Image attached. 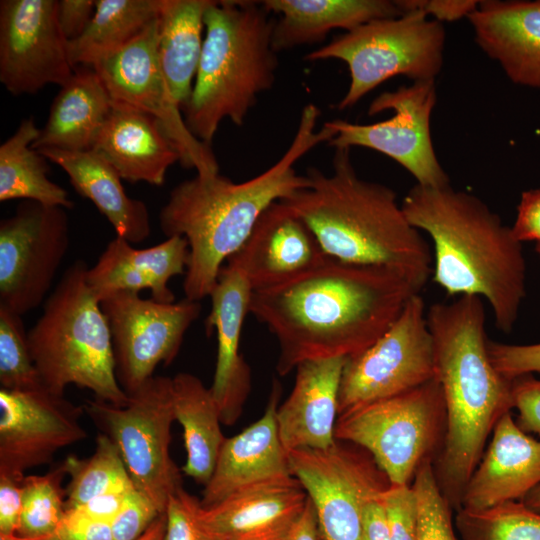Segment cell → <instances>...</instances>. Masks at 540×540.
<instances>
[{
    "label": "cell",
    "instance_id": "1",
    "mask_svg": "<svg viewBox=\"0 0 540 540\" xmlns=\"http://www.w3.org/2000/svg\"><path fill=\"white\" fill-rule=\"evenodd\" d=\"M417 293L396 271L327 257L288 281L253 290L249 313L277 339L276 370L285 376L304 361L362 352Z\"/></svg>",
    "mask_w": 540,
    "mask_h": 540
},
{
    "label": "cell",
    "instance_id": "2",
    "mask_svg": "<svg viewBox=\"0 0 540 540\" xmlns=\"http://www.w3.org/2000/svg\"><path fill=\"white\" fill-rule=\"evenodd\" d=\"M319 117L316 105H306L285 153L254 178L234 183L219 173L197 174L172 189L159 220L167 238L182 236L188 242L185 298L200 302L210 296L223 262L241 248L261 214L309 185L306 174H297L296 162L335 135L326 122L316 130Z\"/></svg>",
    "mask_w": 540,
    "mask_h": 540
},
{
    "label": "cell",
    "instance_id": "3",
    "mask_svg": "<svg viewBox=\"0 0 540 540\" xmlns=\"http://www.w3.org/2000/svg\"><path fill=\"white\" fill-rule=\"evenodd\" d=\"M444 397L446 429L435 476L452 508H460L466 485L498 420L513 408V379L503 376L488 353L483 299L461 295L427 309Z\"/></svg>",
    "mask_w": 540,
    "mask_h": 540
},
{
    "label": "cell",
    "instance_id": "4",
    "mask_svg": "<svg viewBox=\"0 0 540 540\" xmlns=\"http://www.w3.org/2000/svg\"><path fill=\"white\" fill-rule=\"evenodd\" d=\"M408 221L433 243V281L449 295L486 300L496 327L510 333L526 296L522 243L475 195L450 184H415L401 203Z\"/></svg>",
    "mask_w": 540,
    "mask_h": 540
},
{
    "label": "cell",
    "instance_id": "5",
    "mask_svg": "<svg viewBox=\"0 0 540 540\" xmlns=\"http://www.w3.org/2000/svg\"><path fill=\"white\" fill-rule=\"evenodd\" d=\"M350 151L335 149L330 174L309 168V185L279 201L306 223L327 256L391 269L421 291L432 275L428 242L390 187L358 176Z\"/></svg>",
    "mask_w": 540,
    "mask_h": 540
},
{
    "label": "cell",
    "instance_id": "6",
    "mask_svg": "<svg viewBox=\"0 0 540 540\" xmlns=\"http://www.w3.org/2000/svg\"><path fill=\"white\" fill-rule=\"evenodd\" d=\"M262 1H213L204 14L205 37L190 100L189 131L211 146L225 119L241 126L258 96L273 86L278 68L275 20Z\"/></svg>",
    "mask_w": 540,
    "mask_h": 540
},
{
    "label": "cell",
    "instance_id": "7",
    "mask_svg": "<svg viewBox=\"0 0 540 540\" xmlns=\"http://www.w3.org/2000/svg\"><path fill=\"white\" fill-rule=\"evenodd\" d=\"M87 270L83 260L65 270L27 332L30 354L47 390L64 395L75 385L123 406L129 396L118 383L110 330Z\"/></svg>",
    "mask_w": 540,
    "mask_h": 540
},
{
    "label": "cell",
    "instance_id": "8",
    "mask_svg": "<svg viewBox=\"0 0 540 540\" xmlns=\"http://www.w3.org/2000/svg\"><path fill=\"white\" fill-rule=\"evenodd\" d=\"M443 24L419 11L381 18L345 32L305 56L307 61L337 59L346 63L350 84L338 109L354 106L386 80L403 75L414 81L435 80L443 64Z\"/></svg>",
    "mask_w": 540,
    "mask_h": 540
},
{
    "label": "cell",
    "instance_id": "9",
    "mask_svg": "<svg viewBox=\"0 0 540 540\" xmlns=\"http://www.w3.org/2000/svg\"><path fill=\"white\" fill-rule=\"evenodd\" d=\"M445 429L444 397L435 378L340 414L335 438L368 452L390 485L404 486L410 485L425 460L441 450Z\"/></svg>",
    "mask_w": 540,
    "mask_h": 540
},
{
    "label": "cell",
    "instance_id": "10",
    "mask_svg": "<svg viewBox=\"0 0 540 540\" xmlns=\"http://www.w3.org/2000/svg\"><path fill=\"white\" fill-rule=\"evenodd\" d=\"M128 396L123 406L94 398L83 407L118 448L135 489L163 514L183 487L182 471L169 451L175 421L171 377L154 375Z\"/></svg>",
    "mask_w": 540,
    "mask_h": 540
},
{
    "label": "cell",
    "instance_id": "11",
    "mask_svg": "<svg viewBox=\"0 0 540 540\" xmlns=\"http://www.w3.org/2000/svg\"><path fill=\"white\" fill-rule=\"evenodd\" d=\"M435 378L434 342L425 302L417 293L382 336L347 359L340 383L338 416Z\"/></svg>",
    "mask_w": 540,
    "mask_h": 540
},
{
    "label": "cell",
    "instance_id": "12",
    "mask_svg": "<svg viewBox=\"0 0 540 540\" xmlns=\"http://www.w3.org/2000/svg\"><path fill=\"white\" fill-rule=\"evenodd\" d=\"M291 475L313 504L320 540H363L368 501L390 484L368 452L337 440L327 449L287 452Z\"/></svg>",
    "mask_w": 540,
    "mask_h": 540
},
{
    "label": "cell",
    "instance_id": "13",
    "mask_svg": "<svg viewBox=\"0 0 540 540\" xmlns=\"http://www.w3.org/2000/svg\"><path fill=\"white\" fill-rule=\"evenodd\" d=\"M99 301L111 334L116 377L127 394L153 377L159 364L174 361L201 312L198 301L162 303L133 291L112 292Z\"/></svg>",
    "mask_w": 540,
    "mask_h": 540
},
{
    "label": "cell",
    "instance_id": "14",
    "mask_svg": "<svg viewBox=\"0 0 540 540\" xmlns=\"http://www.w3.org/2000/svg\"><path fill=\"white\" fill-rule=\"evenodd\" d=\"M436 98L435 80L385 91L370 103L368 115L392 110L391 118L372 124L328 121L335 132L328 144L335 149L359 146L378 151L404 167L416 184L446 186L449 178L437 159L430 130Z\"/></svg>",
    "mask_w": 540,
    "mask_h": 540
},
{
    "label": "cell",
    "instance_id": "15",
    "mask_svg": "<svg viewBox=\"0 0 540 540\" xmlns=\"http://www.w3.org/2000/svg\"><path fill=\"white\" fill-rule=\"evenodd\" d=\"M66 209L23 201L0 222V306L24 315L46 297L69 248Z\"/></svg>",
    "mask_w": 540,
    "mask_h": 540
},
{
    "label": "cell",
    "instance_id": "16",
    "mask_svg": "<svg viewBox=\"0 0 540 540\" xmlns=\"http://www.w3.org/2000/svg\"><path fill=\"white\" fill-rule=\"evenodd\" d=\"M158 17L132 42L92 66L112 101L155 117L177 146L180 164L199 175L219 173L211 146L187 128L174 101L158 56Z\"/></svg>",
    "mask_w": 540,
    "mask_h": 540
},
{
    "label": "cell",
    "instance_id": "17",
    "mask_svg": "<svg viewBox=\"0 0 540 540\" xmlns=\"http://www.w3.org/2000/svg\"><path fill=\"white\" fill-rule=\"evenodd\" d=\"M56 10V0L0 1V81L11 94H34L72 77Z\"/></svg>",
    "mask_w": 540,
    "mask_h": 540
},
{
    "label": "cell",
    "instance_id": "18",
    "mask_svg": "<svg viewBox=\"0 0 540 540\" xmlns=\"http://www.w3.org/2000/svg\"><path fill=\"white\" fill-rule=\"evenodd\" d=\"M85 412L46 388L0 389V474L22 480L25 471L46 465L55 454L87 438Z\"/></svg>",
    "mask_w": 540,
    "mask_h": 540
},
{
    "label": "cell",
    "instance_id": "19",
    "mask_svg": "<svg viewBox=\"0 0 540 540\" xmlns=\"http://www.w3.org/2000/svg\"><path fill=\"white\" fill-rule=\"evenodd\" d=\"M327 257L306 223L276 201L261 214L247 240L226 264L240 270L253 291L288 281Z\"/></svg>",
    "mask_w": 540,
    "mask_h": 540
},
{
    "label": "cell",
    "instance_id": "20",
    "mask_svg": "<svg viewBox=\"0 0 540 540\" xmlns=\"http://www.w3.org/2000/svg\"><path fill=\"white\" fill-rule=\"evenodd\" d=\"M251 293L244 274L226 264L209 296L211 310L205 328L207 334L215 330L217 335V360L210 390L224 425H233L238 420L251 389L250 368L239 352Z\"/></svg>",
    "mask_w": 540,
    "mask_h": 540
},
{
    "label": "cell",
    "instance_id": "21",
    "mask_svg": "<svg viewBox=\"0 0 540 540\" xmlns=\"http://www.w3.org/2000/svg\"><path fill=\"white\" fill-rule=\"evenodd\" d=\"M280 393L281 387L275 381L263 416L225 439L212 476L204 486L200 500L203 507L214 506L240 490L293 477L276 422Z\"/></svg>",
    "mask_w": 540,
    "mask_h": 540
},
{
    "label": "cell",
    "instance_id": "22",
    "mask_svg": "<svg viewBox=\"0 0 540 540\" xmlns=\"http://www.w3.org/2000/svg\"><path fill=\"white\" fill-rule=\"evenodd\" d=\"M307 501L292 477L240 490L211 507L201 505L199 515L216 540H285Z\"/></svg>",
    "mask_w": 540,
    "mask_h": 540
},
{
    "label": "cell",
    "instance_id": "23",
    "mask_svg": "<svg viewBox=\"0 0 540 540\" xmlns=\"http://www.w3.org/2000/svg\"><path fill=\"white\" fill-rule=\"evenodd\" d=\"M347 359L308 360L295 368L292 391L276 411L278 433L286 452L327 449L336 443L339 390Z\"/></svg>",
    "mask_w": 540,
    "mask_h": 540
},
{
    "label": "cell",
    "instance_id": "24",
    "mask_svg": "<svg viewBox=\"0 0 540 540\" xmlns=\"http://www.w3.org/2000/svg\"><path fill=\"white\" fill-rule=\"evenodd\" d=\"M540 484V440L523 431L511 411L496 423L488 449L470 477L460 508L483 509L522 500Z\"/></svg>",
    "mask_w": 540,
    "mask_h": 540
},
{
    "label": "cell",
    "instance_id": "25",
    "mask_svg": "<svg viewBox=\"0 0 540 540\" xmlns=\"http://www.w3.org/2000/svg\"><path fill=\"white\" fill-rule=\"evenodd\" d=\"M477 45L515 84L540 88V0H483L468 15Z\"/></svg>",
    "mask_w": 540,
    "mask_h": 540
},
{
    "label": "cell",
    "instance_id": "26",
    "mask_svg": "<svg viewBox=\"0 0 540 540\" xmlns=\"http://www.w3.org/2000/svg\"><path fill=\"white\" fill-rule=\"evenodd\" d=\"M123 180L160 186L168 169L180 162L177 146L153 116L113 101L93 148Z\"/></svg>",
    "mask_w": 540,
    "mask_h": 540
},
{
    "label": "cell",
    "instance_id": "27",
    "mask_svg": "<svg viewBox=\"0 0 540 540\" xmlns=\"http://www.w3.org/2000/svg\"><path fill=\"white\" fill-rule=\"evenodd\" d=\"M189 246L182 236H171L145 249H136L116 235L96 264L87 270V282L97 297L116 291L139 293L149 289L151 298L162 303L175 302L168 287L174 276L185 274Z\"/></svg>",
    "mask_w": 540,
    "mask_h": 540
},
{
    "label": "cell",
    "instance_id": "28",
    "mask_svg": "<svg viewBox=\"0 0 540 540\" xmlns=\"http://www.w3.org/2000/svg\"><path fill=\"white\" fill-rule=\"evenodd\" d=\"M37 151L65 171L75 191L96 206L117 236L131 244L150 236L151 222L146 204L127 195L121 183L123 179L101 155L94 150L45 148Z\"/></svg>",
    "mask_w": 540,
    "mask_h": 540
},
{
    "label": "cell",
    "instance_id": "29",
    "mask_svg": "<svg viewBox=\"0 0 540 540\" xmlns=\"http://www.w3.org/2000/svg\"><path fill=\"white\" fill-rule=\"evenodd\" d=\"M263 5L279 15L273 31L276 52L323 40L334 29L351 31L372 20L402 13L389 0H266Z\"/></svg>",
    "mask_w": 540,
    "mask_h": 540
},
{
    "label": "cell",
    "instance_id": "30",
    "mask_svg": "<svg viewBox=\"0 0 540 540\" xmlns=\"http://www.w3.org/2000/svg\"><path fill=\"white\" fill-rule=\"evenodd\" d=\"M60 87L32 148L91 150L113 101L92 67L75 68L72 77Z\"/></svg>",
    "mask_w": 540,
    "mask_h": 540
},
{
    "label": "cell",
    "instance_id": "31",
    "mask_svg": "<svg viewBox=\"0 0 540 540\" xmlns=\"http://www.w3.org/2000/svg\"><path fill=\"white\" fill-rule=\"evenodd\" d=\"M171 393L175 421L182 427L186 451L181 470L205 486L226 439L218 405L210 387L188 372L171 377Z\"/></svg>",
    "mask_w": 540,
    "mask_h": 540
},
{
    "label": "cell",
    "instance_id": "32",
    "mask_svg": "<svg viewBox=\"0 0 540 540\" xmlns=\"http://www.w3.org/2000/svg\"><path fill=\"white\" fill-rule=\"evenodd\" d=\"M212 0H162L158 56L170 93L184 110L203 48L204 14Z\"/></svg>",
    "mask_w": 540,
    "mask_h": 540
},
{
    "label": "cell",
    "instance_id": "33",
    "mask_svg": "<svg viewBox=\"0 0 540 540\" xmlns=\"http://www.w3.org/2000/svg\"><path fill=\"white\" fill-rule=\"evenodd\" d=\"M40 129L34 119L22 120L0 146V201H34L47 206L74 207L66 190L48 178L46 159L32 148Z\"/></svg>",
    "mask_w": 540,
    "mask_h": 540
},
{
    "label": "cell",
    "instance_id": "34",
    "mask_svg": "<svg viewBox=\"0 0 540 540\" xmlns=\"http://www.w3.org/2000/svg\"><path fill=\"white\" fill-rule=\"evenodd\" d=\"M162 0H96L85 32L67 43L73 68L92 67L137 38L159 15Z\"/></svg>",
    "mask_w": 540,
    "mask_h": 540
},
{
    "label": "cell",
    "instance_id": "35",
    "mask_svg": "<svg viewBox=\"0 0 540 540\" xmlns=\"http://www.w3.org/2000/svg\"><path fill=\"white\" fill-rule=\"evenodd\" d=\"M70 477L66 488V510L76 508L103 493L134 487L122 456L105 434L96 437L94 453L84 459L70 455L64 461Z\"/></svg>",
    "mask_w": 540,
    "mask_h": 540
},
{
    "label": "cell",
    "instance_id": "36",
    "mask_svg": "<svg viewBox=\"0 0 540 540\" xmlns=\"http://www.w3.org/2000/svg\"><path fill=\"white\" fill-rule=\"evenodd\" d=\"M455 525L462 540H540V511L522 501L459 508Z\"/></svg>",
    "mask_w": 540,
    "mask_h": 540
},
{
    "label": "cell",
    "instance_id": "37",
    "mask_svg": "<svg viewBox=\"0 0 540 540\" xmlns=\"http://www.w3.org/2000/svg\"><path fill=\"white\" fill-rule=\"evenodd\" d=\"M63 461L43 475H25L18 535L42 538L56 533L66 512V477Z\"/></svg>",
    "mask_w": 540,
    "mask_h": 540
},
{
    "label": "cell",
    "instance_id": "38",
    "mask_svg": "<svg viewBox=\"0 0 540 540\" xmlns=\"http://www.w3.org/2000/svg\"><path fill=\"white\" fill-rule=\"evenodd\" d=\"M0 385L1 389L10 391L44 387L30 354L22 316L3 306H0Z\"/></svg>",
    "mask_w": 540,
    "mask_h": 540
},
{
    "label": "cell",
    "instance_id": "39",
    "mask_svg": "<svg viewBox=\"0 0 540 540\" xmlns=\"http://www.w3.org/2000/svg\"><path fill=\"white\" fill-rule=\"evenodd\" d=\"M412 487L418 503L417 540H457L452 522V507L441 492L431 459L418 468Z\"/></svg>",
    "mask_w": 540,
    "mask_h": 540
},
{
    "label": "cell",
    "instance_id": "40",
    "mask_svg": "<svg viewBox=\"0 0 540 540\" xmlns=\"http://www.w3.org/2000/svg\"><path fill=\"white\" fill-rule=\"evenodd\" d=\"M390 540L418 539V503L412 485H389L380 494Z\"/></svg>",
    "mask_w": 540,
    "mask_h": 540
},
{
    "label": "cell",
    "instance_id": "41",
    "mask_svg": "<svg viewBox=\"0 0 540 540\" xmlns=\"http://www.w3.org/2000/svg\"><path fill=\"white\" fill-rule=\"evenodd\" d=\"M201 502L184 488L177 490L166 507L163 540H216L201 522Z\"/></svg>",
    "mask_w": 540,
    "mask_h": 540
},
{
    "label": "cell",
    "instance_id": "42",
    "mask_svg": "<svg viewBox=\"0 0 540 540\" xmlns=\"http://www.w3.org/2000/svg\"><path fill=\"white\" fill-rule=\"evenodd\" d=\"M161 514L147 496L134 488L111 522L114 540H137Z\"/></svg>",
    "mask_w": 540,
    "mask_h": 540
},
{
    "label": "cell",
    "instance_id": "43",
    "mask_svg": "<svg viewBox=\"0 0 540 540\" xmlns=\"http://www.w3.org/2000/svg\"><path fill=\"white\" fill-rule=\"evenodd\" d=\"M488 353L496 370L509 379L540 373V343L516 345L488 340Z\"/></svg>",
    "mask_w": 540,
    "mask_h": 540
},
{
    "label": "cell",
    "instance_id": "44",
    "mask_svg": "<svg viewBox=\"0 0 540 540\" xmlns=\"http://www.w3.org/2000/svg\"><path fill=\"white\" fill-rule=\"evenodd\" d=\"M512 399L518 411V426L540 437V380L531 375L513 379Z\"/></svg>",
    "mask_w": 540,
    "mask_h": 540
},
{
    "label": "cell",
    "instance_id": "45",
    "mask_svg": "<svg viewBox=\"0 0 540 540\" xmlns=\"http://www.w3.org/2000/svg\"><path fill=\"white\" fill-rule=\"evenodd\" d=\"M401 13L419 11L440 23L468 17L478 6V0H397Z\"/></svg>",
    "mask_w": 540,
    "mask_h": 540
},
{
    "label": "cell",
    "instance_id": "46",
    "mask_svg": "<svg viewBox=\"0 0 540 540\" xmlns=\"http://www.w3.org/2000/svg\"><path fill=\"white\" fill-rule=\"evenodd\" d=\"M96 0H58L57 22L67 43L78 39L89 26Z\"/></svg>",
    "mask_w": 540,
    "mask_h": 540
},
{
    "label": "cell",
    "instance_id": "47",
    "mask_svg": "<svg viewBox=\"0 0 540 540\" xmlns=\"http://www.w3.org/2000/svg\"><path fill=\"white\" fill-rule=\"evenodd\" d=\"M55 534L60 540H114L110 522L91 519L73 510H66Z\"/></svg>",
    "mask_w": 540,
    "mask_h": 540
},
{
    "label": "cell",
    "instance_id": "48",
    "mask_svg": "<svg viewBox=\"0 0 540 540\" xmlns=\"http://www.w3.org/2000/svg\"><path fill=\"white\" fill-rule=\"evenodd\" d=\"M22 480L0 474V535L18 533L23 506Z\"/></svg>",
    "mask_w": 540,
    "mask_h": 540
},
{
    "label": "cell",
    "instance_id": "49",
    "mask_svg": "<svg viewBox=\"0 0 540 540\" xmlns=\"http://www.w3.org/2000/svg\"><path fill=\"white\" fill-rule=\"evenodd\" d=\"M511 229L521 243L540 241V188L526 190L521 194Z\"/></svg>",
    "mask_w": 540,
    "mask_h": 540
},
{
    "label": "cell",
    "instance_id": "50",
    "mask_svg": "<svg viewBox=\"0 0 540 540\" xmlns=\"http://www.w3.org/2000/svg\"><path fill=\"white\" fill-rule=\"evenodd\" d=\"M134 488L116 489L103 493L69 510L76 511L91 519L111 523L125 503L128 494Z\"/></svg>",
    "mask_w": 540,
    "mask_h": 540
},
{
    "label": "cell",
    "instance_id": "51",
    "mask_svg": "<svg viewBox=\"0 0 540 540\" xmlns=\"http://www.w3.org/2000/svg\"><path fill=\"white\" fill-rule=\"evenodd\" d=\"M381 493L371 498L365 506L363 540H390L384 509L380 501Z\"/></svg>",
    "mask_w": 540,
    "mask_h": 540
},
{
    "label": "cell",
    "instance_id": "52",
    "mask_svg": "<svg viewBox=\"0 0 540 540\" xmlns=\"http://www.w3.org/2000/svg\"><path fill=\"white\" fill-rule=\"evenodd\" d=\"M319 531L316 513L313 504L308 498L307 504L291 527L285 540H319Z\"/></svg>",
    "mask_w": 540,
    "mask_h": 540
},
{
    "label": "cell",
    "instance_id": "53",
    "mask_svg": "<svg viewBox=\"0 0 540 540\" xmlns=\"http://www.w3.org/2000/svg\"><path fill=\"white\" fill-rule=\"evenodd\" d=\"M166 528L165 513L161 514L137 540H163Z\"/></svg>",
    "mask_w": 540,
    "mask_h": 540
},
{
    "label": "cell",
    "instance_id": "54",
    "mask_svg": "<svg viewBox=\"0 0 540 540\" xmlns=\"http://www.w3.org/2000/svg\"><path fill=\"white\" fill-rule=\"evenodd\" d=\"M521 501L530 508L540 511V484L531 490Z\"/></svg>",
    "mask_w": 540,
    "mask_h": 540
},
{
    "label": "cell",
    "instance_id": "55",
    "mask_svg": "<svg viewBox=\"0 0 540 540\" xmlns=\"http://www.w3.org/2000/svg\"><path fill=\"white\" fill-rule=\"evenodd\" d=\"M0 540H34V538L23 537L18 534L0 535Z\"/></svg>",
    "mask_w": 540,
    "mask_h": 540
},
{
    "label": "cell",
    "instance_id": "56",
    "mask_svg": "<svg viewBox=\"0 0 540 540\" xmlns=\"http://www.w3.org/2000/svg\"><path fill=\"white\" fill-rule=\"evenodd\" d=\"M34 540H60V539L56 536V534H53L47 537L34 538Z\"/></svg>",
    "mask_w": 540,
    "mask_h": 540
},
{
    "label": "cell",
    "instance_id": "57",
    "mask_svg": "<svg viewBox=\"0 0 540 540\" xmlns=\"http://www.w3.org/2000/svg\"><path fill=\"white\" fill-rule=\"evenodd\" d=\"M536 250H537L538 254L540 255V241L537 242Z\"/></svg>",
    "mask_w": 540,
    "mask_h": 540
}]
</instances>
